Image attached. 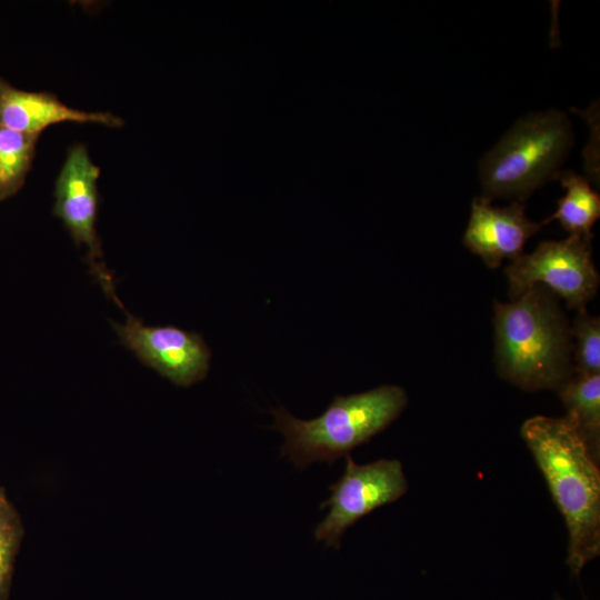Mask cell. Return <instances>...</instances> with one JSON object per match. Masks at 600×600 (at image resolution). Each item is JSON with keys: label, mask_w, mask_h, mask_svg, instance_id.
Here are the masks:
<instances>
[{"label": "cell", "mask_w": 600, "mask_h": 600, "mask_svg": "<svg viewBox=\"0 0 600 600\" xmlns=\"http://www.w3.org/2000/svg\"><path fill=\"white\" fill-rule=\"evenodd\" d=\"M521 437L543 474L569 534L567 564L578 577L600 553V471L587 443L562 418L526 420Z\"/></svg>", "instance_id": "6da1fadb"}, {"label": "cell", "mask_w": 600, "mask_h": 600, "mask_svg": "<svg viewBox=\"0 0 600 600\" xmlns=\"http://www.w3.org/2000/svg\"><path fill=\"white\" fill-rule=\"evenodd\" d=\"M498 373L527 390H557L573 376L572 337L556 296L536 284L516 300L494 301Z\"/></svg>", "instance_id": "7a4b0ae2"}, {"label": "cell", "mask_w": 600, "mask_h": 600, "mask_svg": "<svg viewBox=\"0 0 600 600\" xmlns=\"http://www.w3.org/2000/svg\"><path fill=\"white\" fill-rule=\"evenodd\" d=\"M407 403L408 396L401 387L384 384L360 393L336 396L322 414L310 420L298 419L282 407L272 409L271 428L284 437L281 457L303 470L312 462L332 464L348 456L390 426Z\"/></svg>", "instance_id": "3957f363"}, {"label": "cell", "mask_w": 600, "mask_h": 600, "mask_svg": "<svg viewBox=\"0 0 600 600\" xmlns=\"http://www.w3.org/2000/svg\"><path fill=\"white\" fill-rule=\"evenodd\" d=\"M573 142L562 111L550 109L518 119L480 160L482 198H514L523 202L556 179Z\"/></svg>", "instance_id": "277c9868"}, {"label": "cell", "mask_w": 600, "mask_h": 600, "mask_svg": "<svg viewBox=\"0 0 600 600\" xmlns=\"http://www.w3.org/2000/svg\"><path fill=\"white\" fill-rule=\"evenodd\" d=\"M504 272L511 301L541 284L577 311L596 296L600 280L592 261L591 238L572 234L540 242L533 252L511 261Z\"/></svg>", "instance_id": "5b68a950"}, {"label": "cell", "mask_w": 600, "mask_h": 600, "mask_svg": "<svg viewBox=\"0 0 600 600\" xmlns=\"http://www.w3.org/2000/svg\"><path fill=\"white\" fill-rule=\"evenodd\" d=\"M346 459L343 474L330 484L331 494L320 504V509L329 511L313 531L317 541L336 550L349 527L374 509L398 500L408 490L399 460L380 459L358 464L349 454Z\"/></svg>", "instance_id": "8992f818"}, {"label": "cell", "mask_w": 600, "mask_h": 600, "mask_svg": "<svg viewBox=\"0 0 600 600\" xmlns=\"http://www.w3.org/2000/svg\"><path fill=\"white\" fill-rule=\"evenodd\" d=\"M121 342L146 366L178 387L202 381L210 368L211 351L203 338L174 326H146L129 314L113 322Z\"/></svg>", "instance_id": "52a82bcc"}, {"label": "cell", "mask_w": 600, "mask_h": 600, "mask_svg": "<svg viewBox=\"0 0 600 600\" xmlns=\"http://www.w3.org/2000/svg\"><path fill=\"white\" fill-rule=\"evenodd\" d=\"M99 174L100 170L90 159L84 146L76 144L70 148L56 181L53 211L74 242L87 248L93 273L116 300L112 279L97 261L101 256L96 230Z\"/></svg>", "instance_id": "ba28073f"}, {"label": "cell", "mask_w": 600, "mask_h": 600, "mask_svg": "<svg viewBox=\"0 0 600 600\" xmlns=\"http://www.w3.org/2000/svg\"><path fill=\"white\" fill-rule=\"evenodd\" d=\"M541 228L542 223L526 216L523 202L498 207L479 197L471 203L463 244L486 266L497 268L504 259L513 261L520 257L527 241Z\"/></svg>", "instance_id": "9c48e42d"}, {"label": "cell", "mask_w": 600, "mask_h": 600, "mask_svg": "<svg viewBox=\"0 0 600 600\" xmlns=\"http://www.w3.org/2000/svg\"><path fill=\"white\" fill-rule=\"evenodd\" d=\"M122 126V119L110 112L71 108L46 92L20 90L0 78V126L17 132L40 136L49 126L60 122Z\"/></svg>", "instance_id": "30bf717a"}, {"label": "cell", "mask_w": 600, "mask_h": 600, "mask_svg": "<svg viewBox=\"0 0 600 600\" xmlns=\"http://www.w3.org/2000/svg\"><path fill=\"white\" fill-rule=\"evenodd\" d=\"M566 409L564 418L583 438L593 458L600 447V374L570 377L557 389Z\"/></svg>", "instance_id": "8fae6325"}, {"label": "cell", "mask_w": 600, "mask_h": 600, "mask_svg": "<svg viewBox=\"0 0 600 600\" xmlns=\"http://www.w3.org/2000/svg\"><path fill=\"white\" fill-rule=\"evenodd\" d=\"M566 193L558 200L553 214L542 223L557 220L572 236L592 239L591 229L600 217V196L581 176L573 171L559 172L557 178Z\"/></svg>", "instance_id": "7c38bea8"}, {"label": "cell", "mask_w": 600, "mask_h": 600, "mask_svg": "<svg viewBox=\"0 0 600 600\" xmlns=\"http://www.w3.org/2000/svg\"><path fill=\"white\" fill-rule=\"evenodd\" d=\"M38 138L0 126V201L13 196L23 186Z\"/></svg>", "instance_id": "4fadbf2b"}, {"label": "cell", "mask_w": 600, "mask_h": 600, "mask_svg": "<svg viewBox=\"0 0 600 600\" xmlns=\"http://www.w3.org/2000/svg\"><path fill=\"white\" fill-rule=\"evenodd\" d=\"M23 538L21 517L0 487V600H7L11 586L14 561Z\"/></svg>", "instance_id": "5bb4252c"}, {"label": "cell", "mask_w": 600, "mask_h": 600, "mask_svg": "<svg viewBox=\"0 0 600 600\" xmlns=\"http://www.w3.org/2000/svg\"><path fill=\"white\" fill-rule=\"evenodd\" d=\"M574 338L573 372L581 376L600 374V319L588 313L586 308L578 310L570 328Z\"/></svg>", "instance_id": "9a60e30c"}, {"label": "cell", "mask_w": 600, "mask_h": 600, "mask_svg": "<svg viewBox=\"0 0 600 600\" xmlns=\"http://www.w3.org/2000/svg\"><path fill=\"white\" fill-rule=\"evenodd\" d=\"M557 600H562V599H560V598H557Z\"/></svg>", "instance_id": "2e32d148"}]
</instances>
